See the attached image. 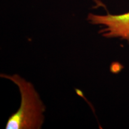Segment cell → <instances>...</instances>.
I'll return each instance as SVG.
<instances>
[{"mask_svg":"<svg viewBox=\"0 0 129 129\" xmlns=\"http://www.w3.org/2000/svg\"><path fill=\"white\" fill-rule=\"evenodd\" d=\"M19 87L21 103L17 112L8 120L6 129H38L44 121L45 106L31 83L18 75H1Z\"/></svg>","mask_w":129,"mask_h":129,"instance_id":"1","label":"cell"},{"mask_svg":"<svg viewBox=\"0 0 129 129\" xmlns=\"http://www.w3.org/2000/svg\"><path fill=\"white\" fill-rule=\"evenodd\" d=\"M87 20L93 25L104 26L100 31L104 37H119L129 41V12L119 15L89 13Z\"/></svg>","mask_w":129,"mask_h":129,"instance_id":"2","label":"cell"}]
</instances>
